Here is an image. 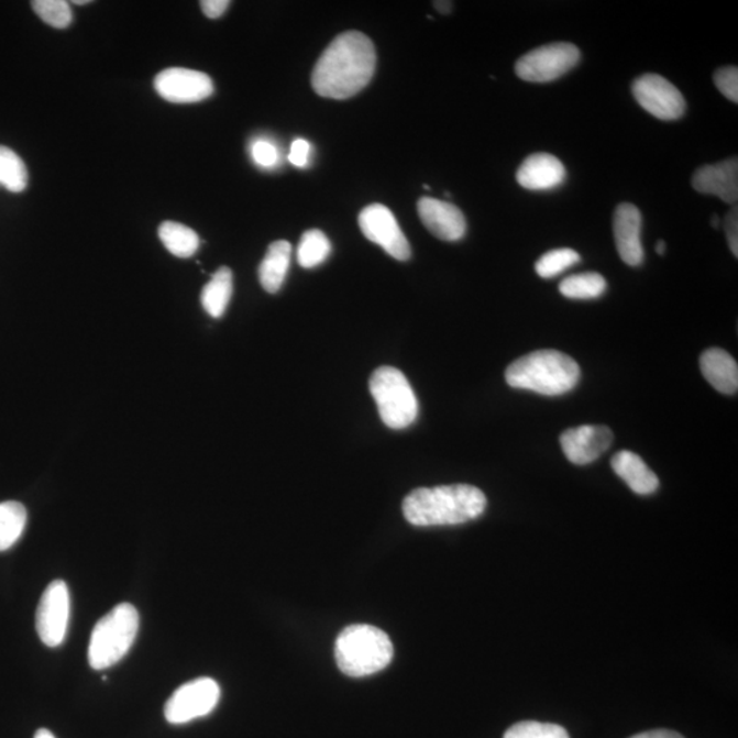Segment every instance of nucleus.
Listing matches in <instances>:
<instances>
[{
    "label": "nucleus",
    "mask_w": 738,
    "mask_h": 738,
    "mask_svg": "<svg viewBox=\"0 0 738 738\" xmlns=\"http://www.w3.org/2000/svg\"><path fill=\"white\" fill-rule=\"evenodd\" d=\"M433 5H436V9L442 14H449L453 9L452 2H433Z\"/></svg>",
    "instance_id": "36"
},
{
    "label": "nucleus",
    "mask_w": 738,
    "mask_h": 738,
    "mask_svg": "<svg viewBox=\"0 0 738 738\" xmlns=\"http://www.w3.org/2000/svg\"><path fill=\"white\" fill-rule=\"evenodd\" d=\"M504 738H569V735L560 725L522 720L513 725Z\"/></svg>",
    "instance_id": "29"
},
{
    "label": "nucleus",
    "mask_w": 738,
    "mask_h": 738,
    "mask_svg": "<svg viewBox=\"0 0 738 738\" xmlns=\"http://www.w3.org/2000/svg\"><path fill=\"white\" fill-rule=\"evenodd\" d=\"M505 377L513 388L554 397L562 396L577 386L580 367L565 353L538 351L511 363L506 370Z\"/></svg>",
    "instance_id": "3"
},
{
    "label": "nucleus",
    "mask_w": 738,
    "mask_h": 738,
    "mask_svg": "<svg viewBox=\"0 0 738 738\" xmlns=\"http://www.w3.org/2000/svg\"><path fill=\"white\" fill-rule=\"evenodd\" d=\"M641 228H643V218H641L639 208L630 202H621L614 213V239H616L619 257L630 267H638L645 261Z\"/></svg>",
    "instance_id": "14"
},
{
    "label": "nucleus",
    "mask_w": 738,
    "mask_h": 738,
    "mask_svg": "<svg viewBox=\"0 0 738 738\" xmlns=\"http://www.w3.org/2000/svg\"><path fill=\"white\" fill-rule=\"evenodd\" d=\"M221 689L216 680L201 678L186 683L173 693L165 706L168 724L184 725L207 717L218 706Z\"/></svg>",
    "instance_id": "8"
},
{
    "label": "nucleus",
    "mask_w": 738,
    "mask_h": 738,
    "mask_svg": "<svg viewBox=\"0 0 738 738\" xmlns=\"http://www.w3.org/2000/svg\"><path fill=\"white\" fill-rule=\"evenodd\" d=\"M390 638L372 625H351L335 641V661L341 672L351 678L375 674L393 661Z\"/></svg>",
    "instance_id": "4"
},
{
    "label": "nucleus",
    "mask_w": 738,
    "mask_h": 738,
    "mask_svg": "<svg viewBox=\"0 0 738 738\" xmlns=\"http://www.w3.org/2000/svg\"><path fill=\"white\" fill-rule=\"evenodd\" d=\"M201 10L208 19H219V16L227 13L230 2L229 0H205L201 2Z\"/></svg>",
    "instance_id": "34"
},
{
    "label": "nucleus",
    "mask_w": 738,
    "mask_h": 738,
    "mask_svg": "<svg viewBox=\"0 0 738 738\" xmlns=\"http://www.w3.org/2000/svg\"><path fill=\"white\" fill-rule=\"evenodd\" d=\"M330 252L331 244L323 231L308 230L298 245L297 261L304 268H315L327 261Z\"/></svg>",
    "instance_id": "25"
},
{
    "label": "nucleus",
    "mask_w": 738,
    "mask_h": 738,
    "mask_svg": "<svg viewBox=\"0 0 738 738\" xmlns=\"http://www.w3.org/2000/svg\"><path fill=\"white\" fill-rule=\"evenodd\" d=\"M612 467L636 494L650 495L656 493L659 487V478L656 473L648 467L640 455L628 452V450L614 455Z\"/></svg>",
    "instance_id": "19"
},
{
    "label": "nucleus",
    "mask_w": 738,
    "mask_h": 738,
    "mask_svg": "<svg viewBox=\"0 0 738 738\" xmlns=\"http://www.w3.org/2000/svg\"><path fill=\"white\" fill-rule=\"evenodd\" d=\"M725 230L728 234V242L731 253L738 256V210L737 206L731 208L728 217L725 219Z\"/></svg>",
    "instance_id": "32"
},
{
    "label": "nucleus",
    "mask_w": 738,
    "mask_h": 738,
    "mask_svg": "<svg viewBox=\"0 0 738 738\" xmlns=\"http://www.w3.org/2000/svg\"><path fill=\"white\" fill-rule=\"evenodd\" d=\"M701 370L715 390L734 396L738 390V365L723 349L712 348L701 357Z\"/></svg>",
    "instance_id": "18"
},
{
    "label": "nucleus",
    "mask_w": 738,
    "mask_h": 738,
    "mask_svg": "<svg viewBox=\"0 0 738 738\" xmlns=\"http://www.w3.org/2000/svg\"><path fill=\"white\" fill-rule=\"evenodd\" d=\"M231 295H233V273L229 267H221L201 291L202 308L212 318H221L227 312Z\"/></svg>",
    "instance_id": "21"
},
{
    "label": "nucleus",
    "mask_w": 738,
    "mask_h": 738,
    "mask_svg": "<svg viewBox=\"0 0 738 738\" xmlns=\"http://www.w3.org/2000/svg\"><path fill=\"white\" fill-rule=\"evenodd\" d=\"M632 92L638 103L658 120L675 121L685 114L683 93L662 76H641L634 82Z\"/></svg>",
    "instance_id": "10"
},
{
    "label": "nucleus",
    "mask_w": 738,
    "mask_h": 738,
    "mask_svg": "<svg viewBox=\"0 0 738 738\" xmlns=\"http://www.w3.org/2000/svg\"><path fill=\"white\" fill-rule=\"evenodd\" d=\"M524 189L533 191L553 190L565 183L566 168L558 157L550 154H533L522 162L516 174Z\"/></svg>",
    "instance_id": "17"
},
{
    "label": "nucleus",
    "mask_w": 738,
    "mask_h": 738,
    "mask_svg": "<svg viewBox=\"0 0 738 738\" xmlns=\"http://www.w3.org/2000/svg\"><path fill=\"white\" fill-rule=\"evenodd\" d=\"M309 151H311V146H309L308 141L302 139L293 141L289 155L291 165H295L296 167H306L308 163Z\"/></svg>",
    "instance_id": "33"
},
{
    "label": "nucleus",
    "mask_w": 738,
    "mask_h": 738,
    "mask_svg": "<svg viewBox=\"0 0 738 738\" xmlns=\"http://www.w3.org/2000/svg\"><path fill=\"white\" fill-rule=\"evenodd\" d=\"M26 520V509L20 503L9 500L0 504V551L9 550L19 542Z\"/></svg>",
    "instance_id": "23"
},
{
    "label": "nucleus",
    "mask_w": 738,
    "mask_h": 738,
    "mask_svg": "<svg viewBox=\"0 0 738 738\" xmlns=\"http://www.w3.org/2000/svg\"><path fill=\"white\" fill-rule=\"evenodd\" d=\"M667 250H668L667 242L659 241L658 244H657V252L659 253V255L663 256L664 252H667Z\"/></svg>",
    "instance_id": "38"
},
{
    "label": "nucleus",
    "mask_w": 738,
    "mask_h": 738,
    "mask_svg": "<svg viewBox=\"0 0 738 738\" xmlns=\"http://www.w3.org/2000/svg\"><path fill=\"white\" fill-rule=\"evenodd\" d=\"M0 184L14 194H20L27 186L25 163L14 151L0 145Z\"/></svg>",
    "instance_id": "26"
},
{
    "label": "nucleus",
    "mask_w": 738,
    "mask_h": 738,
    "mask_svg": "<svg viewBox=\"0 0 738 738\" xmlns=\"http://www.w3.org/2000/svg\"><path fill=\"white\" fill-rule=\"evenodd\" d=\"M580 62V49L571 43H553L529 51L516 64V75L528 82H551L565 76Z\"/></svg>",
    "instance_id": "7"
},
{
    "label": "nucleus",
    "mask_w": 738,
    "mask_h": 738,
    "mask_svg": "<svg viewBox=\"0 0 738 738\" xmlns=\"http://www.w3.org/2000/svg\"><path fill=\"white\" fill-rule=\"evenodd\" d=\"M33 10L46 24L64 30L71 24L73 13L70 4L65 0H35Z\"/></svg>",
    "instance_id": "28"
},
{
    "label": "nucleus",
    "mask_w": 738,
    "mask_h": 738,
    "mask_svg": "<svg viewBox=\"0 0 738 738\" xmlns=\"http://www.w3.org/2000/svg\"><path fill=\"white\" fill-rule=\"evenodd\" d=\"M70 618L69 588L62 580L51 583L37 607L36 629L44 645L58 647L64 643Z\"/></svg>",
    "instance_id": "9"
},
{
    "label": "nucleus",
    "mask_w": 738,
    "mask_h": 738,
    "mask_svg": "<svg viewBox=\"0 0 738 738\" xmlns=\"http://www.w3.org/2000/svg\"><path fill=\"white\" fill-rule=\"evenodd\" d=\"M692 186L698 194L717 196L728 205L736 206L738 200L737 157H730L717 165L697 168L692 177Z\"/></svg>",
    "instance_id": "16"
},
{
    "label": "nucleus",
    "mask_w": 738,
    "mask_h": 738,
    "mask_svg": "<svg viewBox=\"0 0 738 738\" xmlns=\"http://www.w3.org/2000/svg\"><path fill=\"white\" fill-rule=\"evenodd\" d=\"M35 738H56V737L53 734H51L49 730L41 729L36 731Z\"/></svg>",
    "instance_id": "37"
},
{
    "label": "nucleus",
    "mask_w": 738,
    "mask_h": 738,
    "mask_svg": "<svg viewBox=\"0 0 738 738\" xmlns=\"http://www.w3.org/2000/svg\"><path fill=\"white\" fill-rule=\"evenodd\" d=\"M613 432L605 426H580L562 433L563 454L574 465H588L610 449Z\"/></svg>",
    "instance_id": "13"
},
{
    "label": "nucleus",
    "mask_w": 738,
    "mask_h": 738,
    "mask_svg": "<svg viewBox=\"0 0 738 738\" xmlns=\"http://www.w3.org/2000/svg\"><path fill=\"white\" fill-rule=\"evenodd\" d=\"M417 211L422 224L439 240L459 241L466 233L464 213L452 202L421 197L417 202Z\"/></svg>",
    "instance_id": "15"
},
{
    "label": "nucleus",
    "mask_w": 738,
    "mask_h": 738,
    "mask_svg": "<svg viewBox=\"0 0 738 738\" xmlns=\"http://www.w3.org/2000/svg\"><path fill=\"white\" fill-rule=\"evenodd\" d=\"M376 67L374 43L364 33L345 32L332 41L312 73L315 92L327 99H349L368 86Z\"/></svg>",
    "instance_id": "1"
},
{
    "label": "nucleus",
    "mask_w": 738,
    "mask_h": 738,
    "mask_svg": "<svg viewBox=\"0 0 738 738\" xmlns=\"http://www.w3.org/2000/svg\"><path fill=\"white\" fill-rule=\"evenodd\" d=\"M607 289L606 279L598 273L572 275L563 279L560 285L562 296L572 300H594Z\"/></svg>",
    "instance_id": "24"
},
{
    "label": "nucleus",
    "mask_w": 738,
    "mask_h": 738,
    "mask_svg": "<svg viewBox=\"0 0 738 738\" xmlns=\"http://www.w3.org/2000/svg\"><path fill=\"white\" fill-rule=\"evenodd\" d=\"M159 239L168 252L181 258L194 256L200 246V239L196 231L177 222H163L159 228Z\"/></svg>",
    "instance_id": "22"
},
{
    "label": "nucleus",
    "mask_w": 738,
    "mask_h": 738,
    "mask_svg": "<svg viewBox=\"0 0 738 738\" xmlns=\"http://www.w3.org/2000/svg\"><path fill=\"white\" fill-rule=\"evenodd\" d=\"M359 224L370 241L383 247L397 261H409L412 256L407 236L404 235L396 217L387 207L372 205L364 208L360 213Z\"/></svg>",
    "instance_id": "11"
},
{
    "label": "nucleus",
    "mask_w": 738,
    "mask_h": 738,
    "mask_svg": "<svg viewBox=\"0 0 738 738\" xmlns=\"http://www.w3.org/2000/svg\"><path fill=\"white\" fill-rule=\"evenodd\" d=\"M712 224H713L714 228H719V218L717 216H715L713 218V223Z\"/></svg>",
    "instance_id": "39"
},
{
    "label": "nucleus",
    "mask_w": 738,
    "mask_h": 738,
    "mask_svg": "<svg viewBox=\"0 0 738 738\" xmlns=\"http://www.w3.org/2000/svg\"><path fill=\"white\" fill-rule=\"evenodd\" d=\"M486 495L470 484L417 488L404 499L403 510L416 527L459 526L486 510Z\"/></svg>",
    "instance_id": "2"
},
{
    "label": "nucleus",
    "mask_w": 738,
    "mask_h": 738,
    "mask_svg": "<svg viewBox=\"0 0 738 738\" xmlns=\"http://www.w3.org/2000/svg\"><path fill=\"white\" fill-rule=\"evenodd\" d=\"M156 92L170 103H197L213 93V82L206 73L172 67L156 76Z\"/></svg>",
    "instance_id": "12"
},
{
    "label": "nucleus",
    "mask_w": 738,
    "mask_h": 738,
    "mask_svg": "<svg viewBox=\"0 0 738 738\" xmlns=\"http://www.w3.org/2000/svg\"><path fill=\"white\" fill-rule=\"evenodd\" d=\"M714 81L725 98L738 103V69L736 66H726L717 70Z\"/></svg>",
    "instance_id": "30"
},
{
    "label": "nucleus",
    "mask_w": 738,
    "mask_h": 738,
    "mask_svg": "<svg viewBox=\"0 0 738 738\" xmlns=\"http://www.w3.org/2000/svg\"><path fill=\"white\" fill-rule=\"evenodd\" d=\"M252 157L256 165L262 167H274L278 163L277 146L267 140H257L252 144Z\"/></svg>",
    "instance_id": "31"
},
{
    "label": "nucleus",
    "mask_w": 738,
    "mask_h": 738,
    "mask_svg": "<svg viewBox=\"0 0 738 738\" xmlns=\"http://www.w3.org/2000/svg\"><path fill=\"white\" fill-rule=\"evenodd\" d=\"M370 390L383 422L392 430L412 426L419 415V403L407 376L394 367L377 368L371 376Z\"/></svg>",
    "instance_id": "6"
},
{
    "label": "nucleus",
    "mask_w": 738,
    "mask_h": 738,
    "mask_svg": "<svg viewBox=\"0 0 738 738\" xmlns=\"http://www.w3.org/2000/svg\"><path fill=\"white\" fill-rule=\"evenodd\" d=\"M630 738H684L683 736L675 734L673 730H651L645 731V734L636 735Z\"/></svg>",
    "instance_id": "35"
},
{
    "label": "nucleus",
    "mask_w": 738,
    "mask_h": 738,
    "mask_svg": "<svg viewBox=\"0 0 738 738\" xmlns=\"http://www.w3.org/2000/svg\"><path fill=\"white\" fill-rule=\"evenodd\" d=\"M291 261V245L287 241H275L268 246L258 268V278L264 290L277 293L284 285Z\"/></svg>",
    "instance_id": "20"
},
{
    "label": "nucleus",
    "mask_w": 738,
    "mask_h": 738,
    "mask_svg": "<svg viewBox=\"0 0 738 738\" xmlns=\"http://www.w3.org/2000/svg\"><path fill=\"white\" fill-rule=\"evenodd\" d=\"M580 262H582V257H580L576 251L561 247V250L544 253L537 264H535V269H537L540 278L551 279L566 272V269L576 266Z\"/></svg>",
    "instance_id": "27"
},
{
    "label": "nucleus",
    "mask_w": 738,
    "mask_h": 738,
    "mask_svg": "<svg viewBox=\"0 0 738 738\" xmlns=\"http://www.w3.org/2000/svg\"><path fill=\"white\" fill-rule=\"evenodd\" d=\"M73 3H75V4H87V3H89V0H75V2H73Z\"/></svg>",
    "instance_id": "40"
},
{
    "label": "nucleus",
    "mask_w": 738,
    "mask_h": 738,
    "mask_svg": "<svg viewBox=\"0 0 738 738\" xmlns=\"http://www.w3.org/2000/svg\"><path fill=\"white\" fill-rule=\"evenodd\" d=\"M140 617L136 607L121 603L99 619L88 647V661L95 670L114 667L131 650L137 638Z\"/></svg>",
    "instance_id": "5"
}]
</instances>
